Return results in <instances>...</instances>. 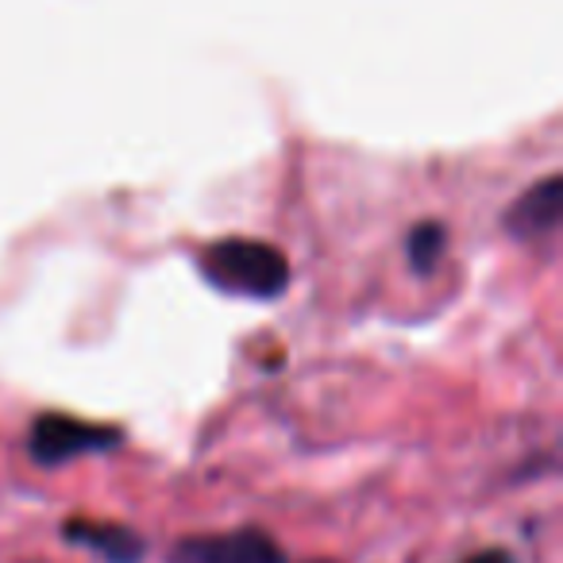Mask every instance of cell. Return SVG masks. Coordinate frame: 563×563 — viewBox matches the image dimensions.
Instances as JSON below:
<instances>
[{"instance_id": "cell-1", "label": "cell", "mask_w": 563, "mask_h": 563, "mask_svg": "<svg viewBox=\"0 0 563 563\" xmlns=\"http://www.w3.org/2000/svg\"><path fill=\"white\" fill-rule=\"evenodd\" d=\"M201 274L212 290L271 301L290 286V263L263 240H217L201 251Z\"/></svg>"}, {"instance_id": "cell-3", "label": "cell", "mask_w": 563, "mask_h": 563, "mask_svg": "<svg viewBox=\"0 0 563 563\" xmlns=\"http://www.w3.org/2000/svg\"><path fill=\"white\" fill-rule=\"evenodd\" d=\"M170 563H286V552L266 532L240 529L220 537H189L174 548Z\"/></svg>"}, {"instance_id": "cell-4", "label": "cell", "mask_w": 563, "mask_h": 563, "mask_svg": "<svg viewBox=\"0 0 563 563\" xmlns=\"http://www.w3.org/2000/svg\"><path fill=\"white\" fill-rule=\"evenodd\" d=\"M563 217V181L544 178L529 186L506 212V228L521 240H540V235L555 232Z\"/></svg>"}, {"instance_id": "cell-2", "label": "cell", "mask_w": 563, "mask_h": 563, "mask_svg": "<svg viewBox=\"0 0 563 563\" xmlns=\"http://www.w3.org/2000/svg\"><path fill=\"white\" fill-rule=\"evenodd\" d=\"M120 444L117 429H104V424H89L78 417L66 413H43L32 424V437H27V452L40 467H58L66 460H78L89 452H104V448Z\"/></svg>"}, {"instance_id": "cell-5", "label": "cell", "mask_w": 563, "mask_h": 563, "mask_svg": "<svg viewBox=\"0 0 563 563\" xmlns=\"http://www.w3.org/2000/svg\"><path fill=\"white\" fill-rule=\"evenodd\" d=\"M66 537L78 540L81 548L97 552L104 563H140L143 560V540L124 525H97V521H70Z\"/></svg>"}, {"instance_id": "cell-7", "label": "cell", "mask_w": 563, "mask_h": 563, "mask_svg": "<svg viewBox=\"0 0 563 563\" xmlns=\"http://www.w3.org/2000/svg\"><path fill=\"white\" fill-rule=\"evenodd\" d=\"M463 563H514V555L490 548V552H478V555H471V560H463Z\"/></svg>"}, {"instance_id": "cell-6", "label": "cell", "mask_w": 563, "mask_h": 563, "mask_svg": "<svg viewBox=\"0 0 563 563\" xmlns=\"http://www.w3.org/2000/svg\"><path fill=\"white\" fill-rule=\"evenodd\" d=\"M406 251H409V263H413L421 274H429L432 266L440 263V255H444V228L440 224H417L406 240Z\"/></svg>"}]
</instances>
